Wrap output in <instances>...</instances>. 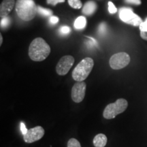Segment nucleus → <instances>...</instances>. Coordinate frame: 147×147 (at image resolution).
Listing matches in <instances>:
<instances>
[{"mask_svg":"<svg viewBox=\"0 0 147 147\" xmlns=\"http://www.w3.org/2000/svg\"><path fill=\"white\" fill-rule=\"evenodd\" d=\"M107 137L103 134H99L93 139V145L95 147H104L107 144Z\"/></svg>","mask_w":147,"mask_h":147,"instance_id":"nucleus-12","label":"nucleus"},{"mask_svg":"<svg viewBox=\"0 0 147 147\" xmlns=\"http://www.w3.org/2000/svg\"><path fill=\"white\" fill-rule=\"evenodd\" d=\"M97 10V3L93 1H89L84 3L82 12L86 16H91Z\"/></svg>","mask_w":147,"mask_h":147,"instance_id":"nucleus-11","label":"nucleus"},{"mask_svg":"<svg viewBox=\"0 0 147 147\" xmlns=\"http://www.w3.org/2000/svg\"><path fill=\"white\" fill-rule=\"evenodd\" d=\"M145 21H146V22H147V18H146V20H145Z\"/></svg>","mask_w":147,"mask_h":147,"instance_id":"nucleus-27","label":"nucleus"},{"mask_svg":"<svg viewBox=\"0 0 147 147\" xmlns=\"http://www.w3.org/2000/svg\"><path fill=\"white\" fill-rule=\"evenodd\" d=\"M67 147H81V145L78 140L71 138L67 142Z\"/></svg>","mask_w":147,"mask_h":147,"instance_id":"nucleus-16","label":"nucleus"},{"mask_svg":"<svg viewBox=\"0 0 147 147\" xmlns=\"http://www.w3.org/2000/svg\"><path fill=\"white\" fill-rule=\"evenodd\" d=\"M50 53V46L42 38L34 39L29 46V56L34 61H42L49 57Z\"/></svg>","mask_w":147,"mask_h":147,"instance_id":"nucleus-1","label":"nucleus"},{"mask_svg":"<svg viewBox=\"0 0 147 147\" xmlns=\"http://www.w3.org/2000/svg\"><path fill=\"white\" fill-rule=\"evenodd\" d=\"M119 17L124 23L133 25L135 27H139L142 23V18L138 16L129 8H122L119 10Z\"/></svg>","mask_w":147,"mask_h":147,"instance_id":"nucleus-5","label":"nucleus"},{"mask_svg":"<svg viewBox=\"0 0 147 147\" xmlns=\"http://www.w3.org/2000/svg\"><path fill=\"white\" fill-rule=\"evenodd\" d=\"M87 24V20L84 16H79L74 22V27L77 29H82L85 27Z\"/></svg>","mask_w":147,"mask_h":147,"instance_id":"nucleus-13","label":"nucleus"},{"mask_svg":"<svg viewBox=\"0 0 147 147\" xmlns=\"http://www.w3.org/2000/svg\"><path fill=\"white\" fill-rule=\"evenodd\" d=\"M130 62V57L126 53H119L113 55L110 59V66L113 69H121L125 67Z\"/></svg>","mask_w":147,"mask_h":147,"instance_id":"nucleus-6","label":"nucleus"},{"mask_svg":"<svg viewBox=\"0 0 147 147\" xmlns=\"http://www.w3.org/2000/svg\"><path fill=\"white\" fill-rule=\"evenodd\" d=\"M15 8L18 16L24 21L32 20L38 12L37 5L34 0H17Z\"/></svg>","mask_w":147,"mask_h":147,"instance_id":"nucleus-2","label":"nucleus"},{"mask_svg":"<svg viewBox=\"0 0 147 147\" xmlns=\"http://www.w3.org/2000/svg\"><path fill=\"white\" fill-rule=\"evenodd\" d=\"M68 3L71 8L74 9H80L82 6V3L80 0H68Z\"/></svg>","mask_w":147,"mask_h":147,"instance_id":"nucleus-15","label":"nucleus"},{"mask_svg":"<svg viewBox=\"0 0 147 147\" xmlns=\"http://www.w3.org/2000/svg\"><path fill=\"white\" fill-rule=\"evenodd\" d=\"M0 40H1V42H0V45H2V40H3V37L1 36V34L0 35Z\"/></svg>","mask_w":147,"mask_h":147,"instance_id":"nucleus-26","label":"nucleus"},{"mask_svg":"<svg viewBox=\"0 0 147 147\" xmlns=\"http://www.w3.org/2000/svg\"><path fill=\"white\" fill-rule=\"evenodd\" d=\"M65 0H47V3L49 5H56L59 3H63Z\"/></svg>","mask_w":147,"mask_h":147,"instance_id":"nucleus-21","label":"nucleus"},{"mask_svg":"<svg viewBox=\"0 0 147 147\" xmlns=\"http://www.w3.org/2000/svg\"><path fill=\"white\" fill-rule=\"evenodd\" d=\"M45 131L41 126H36L28 129L27 133L23 135V140L26 143H33L39 140L44 136Z\"/></svg>","mask_w":147,"mask_h":147,"instance_id":"nucleus-8","label":"nucleus"},{"mask_svg":"<svg viewBox=\"0 0 147 147\" xmlns=\"http://www.w3.org/2000/svg\"><path fill=\"white\" fill-rule=\"evenodd\" d=\"M108 11L110 14H115L117 12V9L112 1H108Z\"/></svg>","mask_w":147,"mask_h":147,"instance_id":"nucleus-19","label":"nucleus"},{"mask_svg":"<svg viewBox=\"0 0 147 147\" xmlns=\"http://www.w3.org/2000/svg\"><path fill=\"white\" fill-rule=\"evenodd\" d=\"M139 27H140V32H147V22L143 21L142 23L140 24V25Z\"/></svg>","mask_w":147,"mask_h":147,"instance_id":"nucleus-22","label":"nucleus"},{"mask_svg":"<svg viewBox=\"0 0 147 147\" xmlns=\"http://www.w3.org/2000/svg\"><path fill=\"white\" fill-rule=\"evenodd\" d=\"M37 8L38 13L43 16H50L53 14V11L50 9L42 8L41 6H37Z\"/></svg>","mask_w":147,"mask_h":147,"instance_id":"nucleus-14","label":"nucleus"},{"mask_svg":"<svg viewBox=\"0 0 147 147\" xmlns=\"http://www.w3.org/2000/svg\"><path fill=\"white\" fill-rule=\"evenodd\" d=\"M14 5V0H3L0 5V16L1 18L8 16L12 10Z\"/></svg>","mask_w":147,"mask_h":147,"instance_id":"nucleus-10","label":"nucleus"},{"mask_svg":"<svg viewBox=\"0 0 147 147\" xmlns=\"http://www.w3.org/2000/svg\"><path fill=\"white\" fill-rule=\"evenodd\" d=\"M127 107V101L123 98L118 99L115 103H111L106 106L103 113V117L106 119H113L125 111Z\"/></svg>","mask_w":147,"mask_h":147,"instance_id":"nucleus-4","label":"nucleus"},{"mask_svg":"<svg viewBox=\"0 0 147 147\" xmlns=\"http://www.w3.org/2000/svg\"><path fill=\"white\" fill-rule=\"evenodd\" d=\"M74 63V59L71 55H65L60 59L56 66V71L60 76L67 74Z\"/></svg>","mask_w":147,"mask_h":147,"instance_id":"nucleus-7","label":"nucleus"},{"mask_svg":"<svg viewBox=\"0 0 147 147\" xmlns=\"http://www.w3.org/2000/svg\"><path fill=\"white\" fill-rule=\"evenodd\" d=\"M21 130L22 131V133H23V134L24 135V134H25L27 133V131H28V129H27L26 127L25 126V125H24V123L23 122L21 123Z\"/></svg>","mask_w":147,"mask_h":147,"instance_id":"nucleus-25","label":"nucleus"},{"mask_svg":"<svg viewBox=\"0 0 147 147\" xmlns=\"http://www.w3.org/2000/svg\"><path fill=\"white\" fill-rule=\"evenodd\" d=\"M99 32L101 35H104L106 34V32H107V25L105 23H102L99 26L98 29Z\"/></svg>","mask_w":147,"mask_h":147,"instance_id":"nucleus-18","label":"nucleus"},{"mask_svg":"<svg viewBox=\"0 0 147 147\" xmlns=\"http://www.w3.org/2000/svg\"><path fill=\"white\" fill-rule=\"evenodd\" d=\"M59 18L57 17V16H51V18H50V22H51V23H52V24H56V23H57L58 22H59Z\"/></svg>","mask_w":147,"mask_h":147,"instance_id":"nucleus-24","label":"nucleus"},{"mask_svg":"<svg viewBox=\"0 0 147 147\" xmlns=\"http://www.w3.org/2000/svg\"><path fill=\"white\" fill-rule=\"evenodd\" d=\"M71 29L69 28V27L67 26H63L61 27V28L59 29V32L62 35H67L69 34V32H70Z\"/></svg>","mask_w":147,"mask_h":147,"instance_id":"nucleus-20","label":"nucleus"},{"mask_svg":"<svg viewBox=\"0 0 147 147\" xmlns=\"http://www.w3.org/2000/svg\"><path fill=\"white\" fill-rule=\"evenodd\" d=\"M94 65L93 59L84 58L76 66L72 71V78L77 82L84 81L89 76Z\"/></svg>","mask_w":147,"mask_h":147,"instance_id":"nucleus-3","label":"nucleus"},{"mask_svg":"<svg viewBox=\"0 0 147 147\" xmlns=\"http://www.w3.org/2000/svg\"><path fill=\"white\" fill-rule=\"evenodd\" d=\"M10 23V18L8 16H5L1 18V28H6L9 26Z\"/></svg>","mask_w":147,"mask_h":147,"instance_id":"nucleus-17","label":"nucleus"},{"mask_svg":"<svg viewBox=\"0 0 147 147\" xmlns=\"http://www.w3.org/2000/svg\"><path fill=\"white\" fill-rule=\"evenodd\" d=\"M125 1L127 3H130V4L137 5L141 4V0H125Z\"/></svg>","mask_w":147,"mask_h":147,"instance_id":"nucleus-23","label":"nucleus"},{"mask_svg":"<svg viewBox=\"0 0 147 147\" xmlns=\"http://www.w3.org/2000/svg\"><path fill=\"white\" fill-rule=\"evenodd\" d=\"M86 83L83 81L77 82L71 89V100L75 103H80L84 100L86 92Z\"/></svg>","mask_w":147,"mask_h":147,"instance_id":"nucleus-9","label":"nucleus"}]
</instances>
